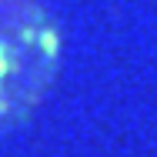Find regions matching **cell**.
Returning a JSON list of instances; mask_svg holds the SVG:
<instances>
[{
  "label": "cell",
  "instance_id": "cell-1",
  "mask_svg": "<svg viewBox=\"0 0 157 157\" xmlns=\"http://www.w3.org/2000/svg\"><path fill=\"white\" fill-rule=\"evenodd\" d=\"M57 67V30L40 0H0V134L17 127Z\"/></svg>",
  "mask_w": 157,
  "mask_h": 157
}]
</instances>
